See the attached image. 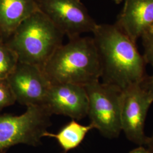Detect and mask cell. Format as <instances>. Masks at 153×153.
I'll use <instances>...</instances> for the list:
<instances>
[{
    "label": "cell",
    "mask_w": 153,
    "mask_h": 153,
    "mask_svg": "<svg viewBox=\"0 0 153 153\" xmlns=\"http://www.w3.org/2000/svg\"><path fill=\"white\" fill-rule=\"evenodd\" d=\"M93 129H95V128L91 124L88 126H83L76 120H72L63 126L57 133H52L46 131L43 134V137L55 138L64 150V153H66L78 147L88 132Z\"/></svg>",
    "instance_id": "obj_12"
},
{
    "label": "cell",
    "mask_w": 153,
    "mask_h": 153,
    "mask_svg": "<svg viewBox=\"0 0 153 153\" xmlns=\"http://www.w3.org/2000/svg\"><path fill=\"white\" fill-rule=\"evenodd\" d=\"M146 146L149 153H153V132L150 136L148 138V141Z\"/></svg>",
    "instance_id": "obj_17"
},
{
    "label": "cell",
    "mask_w": 153,
    "mask_h": 153,
    "mask_svg": "<svg viewBox=\"0 0 153 153\" xmlns=\"http://www.w3.org/2000/svg\"><path fill=\"white\" fill-rule=\"evenodd\" d=\"M16 102L7 80L0 81V111L14 104Z\"/></svg>",
    "instance_id": "obj_15"
},
{
    "label": "cell",
    "mask_w": 153,
    "mask_h": 153,
    "mask_svg": "<svg viewBox=\"0 0 153 153\" xmlns=\"http://www.w3.org/2000/svg\"><path fill=\"white\" fill-rule=\"evenodd\" d=\"M38 10L36 0H0V28L11 34L22 22Z\"/></svg>",
    "instance_id": "obj_11"
},
{
    "label": "cell",
    "mask_w": 153,
    "mask_h": 153,
    "mask_svg": "<svg viewBox=\"0 0 153 153\" xmlns=\"http://www.w3.org/2000/svg\"><path fill=\"white\" fill-rule=\"evenodd\" d=\"M7 81L16 101L27 107L43 106L51 86L43 69L19 62Z\"/></svg>",
    "instance_id": "obj_8"
},
{
    "label": "cell",
    "mask_w": 153,
    "mask_h": 153,
    "mask_svg": "<svg viewBox=\"0 0 153 153\" xmlns=\"http://www.w3.org/2000/svg\"><path fill=\"white\" fill-rule=\"evenodd\" d=\"M51 116L42 105L28 106L18 116L0 114V153L18 144L38 146L51 125Z\"/></svg>",
    "instance_id": "obj_5"
},
{
    "label": "cell",
    "mask_w": 153,
    "mask_h": 153,
    "mask_svg": "<svg viewBox=\"0 0 153 153\" xmlns=\"http://www.w3.org/2000/svg\"><path fill=\"white\" fill-rule=\"evenodd\" d=\"M142 82L123 90L121 125L129 141L144 146L149 138L145 133V120L153 100Z\"/></svg>",
    "instance_id": "obj_7"
},
{
    "label": "cell",
    "mask_w": 153,
    "mask_h": 153,
    "mask_svg": "<svg viewBox=\"0 0 153 153\" xmlns=\"http://www.w3.org/2000/svg\"><path fill=\"white\" fill-rule=\"evenodd\" d=\"M112 1L117 5L120 4L121 3L123 2V0H112Z\"/></svg>",
    "instance_id": "obj_19"
},
{
    "label": "cell",
    "mask_w": 153,
    "mask_h": 153,
    "mask_svg": "<svg viewBox=\"0 0 153 153\" xmlns=\"http://www.w3.org/2000/svg\"><path fill=\"white\" fill-rule=\"evenodd\" d=\"M129 153H149L146 148L143 146H138V147L134 149Z\"/></svg>",
    "instance_id": "obj_18"
},
{
    "label": "cell",
    "mask_w": 153,
    "mask_h": 153,
    "mask_svg": "<svg viewBox=\"0 0 153 153\" xmlns=\"http://www.w3.org/2000/svg\"><path fill=\"white\" fill-rule=\"evenodd\" d=\"M101 66L102 82L124 90L148 76L146 62L132 41L115 24H98L92 33Z\"/></svg>",
    "instance_id": "obj_1"
},
{
    "label": "cell",
    "mask_w": 153,
    "mask_h": 153,
    "mask_svg": "<svg viewBox=\"0 0 153 153\" xmlns=\"http://www.w3.org/2000/svg\"><path fill=\"white\" fill-rule=\"evenodd\" d=\"M141 38L143 48L142 55L146 64L150 65L153 69V26L142 35Z\"/></svg>",
    "instance_id": "obj_14"
},
{
    "label": "cell",
    "mask_w": 153,
    "mask_h": 153,
    "mask_svg": "<svg viewBox=\"0 0 153 153\" xmlns=\"http://www.w3.org/2000/svg\"><path fill=\"white\" fill-rule=\"evenodd\" d=\"M43 106L51 115H64L80 120L88 116V95L85 87L81 85H51Z\"/></svg>",
    "instance_id": "obj_9"
},
{
    "label": "cell",
    "mask_w": 153,
    "mask_h": 153,
    "mask_svg": "<svg viewBox=\"0 0 153 153\" xmlns=\"http://www.w3.org/2000/svg\"><path fill=\"white\" fill-rule=\"evenodd\" d=\"M88 98V116L90 124L103 137L120 136L123 90L114 85L97 81L85 86Z\"/></svg>",
    "instance_id": "obj_4"
},
{
    "label": "cell",
    "mask_w": 153,
    "mask_h": 153,
    "mask_svg": "<svg viewBox=\"0 0 153 153\" xmlns=\"http://www.w3.org/2000/svg\"><path fill=\"white\" fill-rule=\"evenodd\" d=\"M142 83L153 100V74L151 76H148Z\"/></svg>",
    "instance_id": "obj_16"
},
{
    "label": "cell",
    "mask_w": 153,
    "mask_h": 153,
    "mask_svg": "<svg viewBox=\"0 0 153 153\" xmlns=\"http://www.w3.org/2000/svg\"><path fill=\"white\" fill-rule=\"evenodd\" d=\"M18 62L16 53L7 44L0 43V81L7 80Z\"/></svg>",
    "instance_id": "obj_13"
},
{
    "label": "cell",
    "mask_w": 153,
    "mask_h": 153,
    "mask_svg": "<svg viewBox=\"0 0 153 153\" xmlns=\"http://www.w3.org/2000/svg\"><path fill=\"white\" fill-rule=\"evenodd\" d=\"M11 34L6 44L16 53L19 62L42 69L63 44L64 36L39 10L22 22Z\"/></svg>",
    "instance_id": "obj_3"
},
{
    "label": "cell",
    "mask_w": 153,
    "mask_h": 153,
    "mask_svg": "<svg viewBox=\"0 0 153 153\" xmlns=\"http://www.w3.org/2000/svg\"><path fill=\"white\" fill-rule=\"evenodd\" d=\"M43 71L51 85L85 86L99 81L101 66L93 37L79 36L69 39L55 51Z\"/></svg>",
    "instance_id": "obj_2"
},
{
    "label": "cell",
    "mask_w": 153,
    "mask_h": 153,
    "mask_svg": "<svg viewBox=\"0 0 153 153\" xmlns=\"http://www.w3.org/2000/svg\"><path fill=\"white\" fill-rule=\"evenodd\" d=\"M6 153V152H4V153Z\"/></svg>",
    "instance_id": "obj_20"
},
{
    "label": "cell",
    "mask_w": 153,
    "mask_h": 153,
    "mask_svg": "<svg viewBox=\"0 0 153 153\" xmlns=\"http://www.w3.org/2000/svg\"><path fill=\"white\" fill-rule=\"evenodd\" d=\"M115 25L136 43L153 26V0H123Z\"/></svg>",
    "instance_id": "obj_10"
},
{
    "label": "cell",
    "mask_w": 153,
    "mask_h": 153,
    "mask_svg": "<svg viewBox=\"0 0 153 153\" xmlns=\"http://www.w3.org/2000/svg\"><path fill=\"white\" fill-rule=\"evenodd\" d=\"M38 9L69 39L93 33L98 23L81 0H36Z\"/></svg>",
    "instance_id": "obj_6"
}]
</instances>
